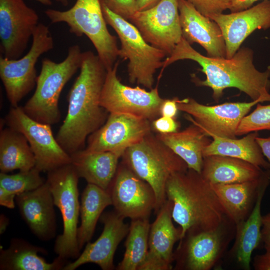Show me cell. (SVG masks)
Returning a JSON list of instances; mask_svg holds the SVG:
<instances>
[{
  "instance_id": "2",
  "label": "cell",
  "mask_w": 270,
  "mask_h": 270,
  "mask_svg": "<svg viewBox=\"0 0 270 270\" xmlns=\"http://www.w3.org/2000/svg\"><path fill=\"white\" fill-rule=\"evenodd\" d=\"M80 72L68 95V112L56 139L70 155L83 150L90 135L106 122L109 114L100 104L107 69L97 54L82 52Z\"/></svg>"
},
{
  "instance_id": "22",
  "label": "cell",
  "mask_w": 270,
  "mask_h": 270,
  "mask_svg": "<svg viewBox=\"0 0 270 270\" xmlns=\"http://www.w3.org/2000/svg\"><path fill=\"white\" fill-rule=\"evenodd\" d=\"M15 202L22 218L36 236L42 240L54 236L55 205L46 180L36 189L16 196Z\"/></svg>"
},
{
  "instance_id": "28",
  "label": "cell",
  "mask_w": 270,
  "mask_h": 270,
  "mask_svg": "<svg viewBox=\"0 0 270 270\" xmlns=\"http://www.w3.org/2000/svg\"><path fill=\"white\" fill-rule=\"evenodd\" d=\"M38 253H46L42 248L23 240L14 239L10 246L0 251V269L6 270H63L66 259L58 256L49 263Z\"/></svg>"
},
{
  "instance_id": "19",
  "label": "cell",
  "mask_w": 270,
  "mask_h": 270,
  "mask_svg": "<svg viewBox=\"0 0 270 270\" xmlns=\"http://www.w3.org/2000/svg\"><path fill=\"white\" fill-rule=\"evenodd\" d=\"M208 17L220 26L225 40L226 58H230L253 32L270 28V0H263L243 10L211 14Z\"/></svg>"
},
{
  "instance_id": "44",
  "label": "cell",
  "mask_w": 270,
  "mask_h": 270,
  "mask_svg": "<svg viewBox=\"0 0 270 270\" xmlns=\"http://www.w3.org/2000/svg\"><path fill=\"white\" fill-rule=\"evenodd\" d=\"M161 0H136L137 11L148 10L156 5Z\"/></svg>"
},
{
  "instance_id": "12",
  "label": "cell",
  "mask_w": 270,
  "mask_h": 270,
  "mask_svg": "<svg viewBox=\"0 0 270 270\" xmlns=\"http://www.w3.org/2000/svg\"><path fill=\"white\" fill-rule=\"evenodd\" d=\"M4 120L7 126L26 137L36 158L35 166L40 172H48L71 164L70 156L54 137L50 125L33 120L22 107L12 106Z\"/></svg>"
},
{
  "instance_id": "34",
  "label": "cell",
  "mask_w": 270,
  "mask_h": 270,
  "mask_svg": "<svg viewBox=\"0 0 270 270\" xmlns=\"http://www.w3.org/2000/svg\"><path fill=\"white\" fill-rule=\"evenodd\" d=\"M262 130H270V104L258 103L256 109L242 120L236 132V136Z\"/></svg>"
},
{
  "instance_id": "25",
  "label": "cell",
  "mask_w": 270,
  "mask_h": 270,
  "mask_svg": "<svg viewBox=\"0 0 270 270\" xmlns=\"http://www.w3.org/2000/svg\"><path fill=\"white\" fill-rule=\"evenodd\" d=\"M71 164L79 178L106 190L122 154L112 152H88L84 148L70 155Z\"/></svg>"
},
{
  "instance_id": "3",
  "label": "cell",
  "mask_w": 270,
  "mask_h": 270,
  "mask_svg": "<svg viewBox=\"0 0 270 270\" xmlns=\"http://www.w3.org/2000/svg\"><path fill=\"white\" fill-rule=\"evenodd\" d=\"M166 194L172 203V219L182 229L180 240L188 232L214 230L228 218L211 184L192 169L172 174Z\"/></svg>"
},
{
  "instance_id": "29",
  "label": "cell",
  "mask_w": 270,
  "mask_h": 270,
  "mask_svg": "<svg viewBox=\"0 0 270 270\" xmlns=\"http://www.w3.org/2000/svg\"><path fill=\"white\" fill-rule=\"evenodd\" d=\"M258 132H251L240 139L222 138L215 136L203 151V156L220 155L240 158L264 170L270 169L256 141Z\"/></svg>"
},
{
  "instance_id": "21",
  "label": "cell",
  "mask_w": 270,
  "mask_h": 270,
  "mask_svg": "<svg viewBox=\"0 0 270 270\" xmlns=\"http://www.w3.org/2000/svg\"><path fill=\"white\" fill-rule=\"evenodd\" d=\"M182 38L190 44H200L211 58H226L225 40L218 24L200 13L186 0H178Z\"/></svg>"
},
{
  "instance_id": "33",
  "label": "cell",
  "mask_w": 270,
  "mask_h": 270,
  "mask_svg": "<svg viewBox=\"0 0 270 270\" xmlns=\"http://www.w3.org/2000/svg\"><path fill=\"white\" fill-rule=\"evenodd\" d=\"M41 172L35 166L26 171L8 174L0 173V188L16 196L32 190L43 184L46 180L41 176Z\"/></svg>"
},
{
  "instance_id": "17",
  "label": "cell",
  "mask_w": 270,
  "mask_h": 270,
  "mask_svg": "<svg viewBox=\"0 0 270 270\" xmlns=\"http://www.w3.org/2000/svg\"><path fill=\"white\" fill-rule=\"evenodd\" d=\"M151 122L123 114H109L105 123L88 136V152H112L124 154L129 147L152 133Z\"/></svg>"
},
{
  "instance_id": "11",
  "label": "cell",
  "mask_w": 270,
  "mask_h": 270,
  "mask_svg": "<svg viewBox=\"0 0 270 270\" xmlns=\"http://www.w3.org/2000/svg\"><path fill=\"white\" fill-rule=\"evenodd\" d=\"M119 62L107 70L100 98V104L109 114H123L150 122L160 116L164 98L158 87L149 90L139 86L131 87L122 84L117 76Z\"/></svg>"
},
{
  "instance_id": "36",
  "label": "cell",
  "mask_w": 270,
  "mask_h": 270,
  "mask_svg": "<svg viewBox=\"0 0 270 270\" xmlns=\"http://www.w3.org/2000/svg\"><path fill=\"white\" fill-rule=\"evenodd\" d=\"M100 3L122 18L129 20L136 12V0H100Z\"/></svg>"
},
{
  "instance_id": "31",
  "label": "cell",
  "mask_w": 270,
  "mask_h": 270,
  "mask_svg": "<svg viewBox=\"0 0 270 270\" xmlns=\"http://www.w3.org/2000/svg\"><path fill=\"white\" fill-rule=\"evenodd\" d=\"M110 205H112V201L106 190L88 184L82 194L80 204L81 222L77 232L80 250L91 240L98 220L104 210Z\"/></svg>"
},
{
  "instance_id": "20",
  "label": "cell",
  "mask_w": 270,
  "mask_h": 270,
  "mask_svg": "<svg viewBox=\"0 0 270 270\" xmlns=\"http://www.w3.org/2000/svg\"><path fill=\"white\" fill-rule=\"evenodd\" d=\"M124 219L115 211L104 213L100 216L104 228L100 236L94 242L86 243L82 252L63 270H74L88 263L96 264L102 270L114 269L115 252L129 230L130 225Z\"/></svg>"
},
{
  "instance_id": "45",
  "label": "cell",
  "mask_w": 270,
  "mask_h": 270,
  "mask_svg": "<svg viewBox=\"0 0 270 270\" xmlns=\"http://www.w3.org/2000/svg\"><path fill=\"white\" fill-rule=\"evenodd\" d=\"M8 219L4 216L1 215L0 216V234L3 233L6 229L8 224Z\"/></svg>"
},
{
  "instance_id": "7",
  "label": "cell",
  "mask_w": 270,
  "mask_h": 270,
  "mask_svg": "<svg viewBox=\"0 0 270 270\" xmlns=\"http://www.w3.org/2000/svg\"><path fill=\"white\" fill-rule=\"evenodd\" d=\"M101 4L106 24L113 28L120 40L118 56L128 60L129 82L148 90L153 88L154 74L158 69L162 68L166 54L148 43L138 28L128 20Z\"/></svg>"
},
{
  "instance_id": "39",
  "label": "cell",
  "mask_w": 270,
  "mask_h": 270,
  "mask_svg": "<svg viewBox=\"0 0 270 270\" xmlns=\"http://www.w3.org/2000/svg\"><path fill=\"white\" fill-rule=\"evenodd\" d=\"M261 234L264 249L270 250V212L262 216Z\"/></svg>"
},
{
  "instance_id": "35",
  "label": "cell",
  "mask_w": 270,
  "mask_h": 270,
  "mask_svg": "<svg viewBox=\"0 0 270 270\" xmlns=\"http://www.w3.org/2000/svg\"><path fill=\"white\" fill-rule=\"evenodd\" d=\"M202 14L208 16L211 14H222L230 9L232 0H186Z\"/></svg>"
},
{
  "instance_id": "5",
  "label": "cell",
  "mask_w": 270,
  "mask_h": 270,
  "mask_svg": "<svg viewBox=\"0 0 270 270\" xmlns=\"http://www.w3.org/2000/svg\"><path fill=\"white\" fill-rule=\"evenodd\" d=\"M82 54L80 46L74 44L69 47L66 57L60 62L47 58L42 60L35 92L22 107L28 116L50 126L60 122V94L65 85L80 68Z\"/></svg>"
},
{
  "instance_id": "13",
  "label": "cell",
  "mask_w": 270,
  "mask_h": 270,
  "mask_svg": "<svg viewBox=\"0 0 270 270\" xmlns=\"http://www.w3.org/2000/svg\"><path fill=\"white\" fill-rule=\"evenodd\" d=\"M260 100L225 102L215 106L201 104L192 98L178 99L180 111L187 114L186 118L200 128L209 136L234 138L242 118Z\"/></svg>"
},
{
  "instance_id": "6",
  "label": "cell",
  "mask_w": 270,
  "mask_h": 270,
  "mask_svg": "<svg viewBox=\"0 0 270 270\" xmlns=\"http://www.w3.org/2000/svg\"><path fill=\"white\" fill-rule=\"evenodd\" d=\"M44 13L52 23H66L71 34L78 37L86 36L107 70L114 66L119 48L116 36L107 28L100 0H76L68 10L50 8Z\"/></svg>"
},
{
  "instance_id": "37",
  "label": "cell",
  "mask_w": 270,
  "mask_h": 270,
  "mask_svg": "<svg viewBox=\"0 0 270 270\" xmlns=\"http://www.w3.org/2000/svg\"><path fill=\"white\" fill-rule=\"evenodd\" d=\"M151 126L158 134H170L178 132L180 123L175 118L160 116L151 122Z\"/></svg>"
},
{
  "instance_id": "8",
  "label": "cell",
  "mask_w": 270,
  "mask_h": 270,
  "mask_svg": "<svg viewBox=\"0 0 270 270\" xmlns=\"http://www.w3.org/2000/svg\"><path fill=\"white\" fill-rule=\"evenodd\" d=\"M79 178L70 164L48 172L46 180L63 221V232L56 239L54 250L66 260L76 258L80 254L77 240L80 214Z\"/></svg>"
},
{
  "instance_id": "18",
  "label": "cell",
  "mask_w": 270,
  "mask_h": 270,
  "mask_svg": "<svg viewBox=\"0 0 270 270\" xmlns=\"http://www.w3.org/2000/svg\"><path fill=\"white\" fill-rule=\"evenodd\" d=\"M172 203L166 199L150 224L148 254L138 270H170L174 262V244L180 241L182 229L172 222Z\"/></svg>"
},
{
  "instance_id": "46",
  "label": "cell",
  "mask_w": 270,
  "mask_h": 270,
  "mask_svg": "<svg viewBox=\"0 0 270 270\" xmlns=\"http://www.w3.org/2000/svg\"><path fill=\"white\" fill-rule=\"evenodd\" d=\"M45 6H50L52 4L51 0H35Z\"/></svg>"
},
{
  "instance_id": "14",
  "label": "cell",
  "mask_w": 270,
  "mask_h": 270,
  "mask_svg": "<svg viewBox=\"0 0 270 270\" xmlns=\"http://www.w3.org/2000/svg\"><path fill=\"white\" fill-rule=\"evenodd\" d=\"M178 0H161L146 10L136 12L130 18L144 40L168 56L182 38Z\"/></svg>"
},
{
  "instance_id": "26",
  "label": "cell",
  "mask_w": 270,
  "mask_h": 270,
  "mask_svg": "<svg viewBox=\"0 0 270 270\" xmlns=\"http://www.w3.org/2000/svg\"><path fill=\"white\" fill-rule=\"evenodd\" d=\"M270 181L260 188L254 206L244 220L235 224L234 242L231 252L240 266L244 270L250 269L252 254L262 242V202Z\"/></svg>"
},
{
  "instance_id": "9",
  "label": "cell",
  "mask_w": 270,
  "mask_h": 270,
  "mask_svg": "<svg viewBox=\"0 0 270 270\" xmlns=\"http://www.w3.org/2000/svg\"><path fill=\"white\" fill-rule=\"evenodd\" d=\"M32 39L30 50L22 57L16 60L0 57V78L7 98L14 107L18 106L20 101L36 86V63L42 54L54 46L48 27L44 24H38Z\"/></svg>"
},
{
  "instance_id": "30",
  "label": "cell",
  "mask_w": 270,
  "mask_h": 270,
  "mask_svg": "<svg viewBox=\"0 0 270 270\" xmlns=\"http://www.w3.org/2000/svg\"><path fill=\"white\" fill-rule=\"evenodd\" d=\"M36 164L34 154L22 134L8 126L0 130V172L26 171L35 167Z\"/></svg>"
},
{
  "instance_id": "43",
  "label": "cell",
  "mask_w": 270,
  "mask_h": 270,
  "mask_svg": "<svg viewBox=\"0 0 270 270\" xmlns=\"http://www.w3.org/2000/svg\"><path fill=\"white\" fill-rule=\"evenodd\" d=\"M256 140L263 154L270 162V136L267 138L258 136Z\"/></svg>"
},
{
  "instance_id": "47",
  "label": "cell",
  "mask_w": 270,
  "mask_h": 270,
  "mask_svg": "<svg viewBox=\"0 0 270 270\" xmlns=\"http://www.w3.org/2000/svg\"><path fill=\"white\" fill-rule=\"evenodd\" d=\"M57 2L60 3L63 6H68L69 2L68 0H54Z\"/></svg>"
},
{
  "instance_id": "40",
  "label": "cell",
  "mask_w": 270,
  "mask_h": 270,
  "mask_svg": "<svg viewBox=\"0 0 270 270\" xmlns=\"http://www.w3.org/2000/svg\"><path fill=\"white\" fill-rule=\"evenodd\" d=\"M253 267L255 270H270V250L254 258Z\"/></svg>"
},
{
  "instance_id": "1",
  "label": "cell",
  "mask_w": 270,
  "mask_h": 270,
  "mask_svg": "<svg viewBox=\"0 0 270 270\" xmlns=\"http://www.w3.org/2000/svg\"><path fill=\"white\" fill-rule=\"evenodd\" d=\"M182 60H190L202 67L200 70L206 78L194 76L198 86L212 90V98L218 102L224 90L234 88L245 93L252 100L270 102V66L264 72L258 70L254 64V52L247 47L240 48L231 58H211L194 50L184 38L176 44L171 54L163 62L162 70Z\"/></svg>"
},
{
  "instance_id": "41",
  "label": "cell",
  "mask_w": 270,
  "mask_h": 270,
  "mask_svg": "<svg viewBox=\"0 0 270 270\" xmlns=\"http://www.w3.org/2000/svg\"><path fill=\"white\" fill-rule=\"evenodd\" d=\"M260 0H232L230 10L231 12L246 10L252 6L255 2Z\"/></svg>"
},
{
  "instance_id": "27",
  "label": "cell",
  "mask_w": 270,
  "mask_h": 270,
  "mask_svg": "<svg viewBox=\"0 0 270 270\" xmlns=\"http://www.w3.org/2000/svg\"><path fill=\"white\" fill-rule=\"evenodd\" d=\"M156 136L184 160L188 168L201 172L203 151L212 140L200 128L192 123L182 131Z\"/></svg>"
},
{
  "instance_id": "4",
  "label": "cell",
  "mask_w": 270,
  "mask_h": 270,
  "mask_svg": "<svg viewBox=\"0 0 270 270\" xmlns=\"http://www.w3.org/2000/svg\"><path fill=\"white\" fill-rule=\"evenodd\" d=\"M122 158V162L153 188L156 214L166 200V186L170 176L188 169L184 160L152 133L128 148Z\"/></svg>"
},
{
  "instance_id": "32",
  "label": "cell",
  "mask_w": 270,
  "mask_h": 270,
  "mask_svg": "<svg viewBox=\"0 0 270 270\" xmlns=\"http://www.w3.org/2000/svg\"><path fill=\"white\" fill-rule=\"evenodd\" d=\"M150 226L148 218L131 220L124 244V257L116 270H138L148 252Z\"/></svg>"
},
{
  "instance_id": "24",
  "label": "cell",
  "mask_w": 270,
  "mask_h": 270,
  "mask_svg": "<svg viewBox=\"0 0 270 270\" xmlns=\"http://www.w3.org/2000/svg\"><path fill=\"white\" fill-rule=\"evenodd\" d=\"M267 170L240 158L211 155L204 156L200 174L210 184H224L259 180Z\"/></svg>"
},
{
  "instance_id": "23",
  "label": "cell",
  "mask_w": 270,
  "mask_h": 270,
  "mask_svg": "<svg viewBox=\"0 0 270 270\" xmlns=\"http://www.w3.org/2000/svg\"><path fill=\"white\" fill-rule=\"evenodd\" d=\"M268 181H270V169L259 180L211 185L226 215L236 224L249 216L254 206L260 188Z\"/></svg>"
},
{
  "instance_id": "15",
  "label": "cell",
  "mask_w": 270,
  "mask_h": 270,
  "mask_svg": "<svg viewBox=\"0 0 270 270\" xmlns=\"http://www.w3.org/2000/svg\"><path fill=\"white\" fill-rule=\"evenodd\" d=\"M106 190L114 211L124 218H148L155 208L152 187L122 162Z\"/></svg>"
},
{
  "instance_id": "10",
  "label": "cell",
  "mask_w": 270,
  "mask_h": 270,
  "mask_svg": "<svg viewBox=\"0 0 270 270\" xmlns=\"http://www.w3.org/2000/svg\"><path fill=\"white\" fill-rule=\"evenodd\" d=\"M235 224L228 217L214 230L186 234L174 252L175 269H212L235 234Z\"/></svg>"
},
{
  "instance_id": "16",
  "label": "cell",
  "mask_w": 270,
  "mask_h": 270,
  "mask_svg": "<svg viewBox=\"0 0 270 270\" xmlns=\"http://www.w3.org/2000/svg\"><path fill=\"white\" fill-rule=\"evenodd\" d=\"M39 16L24 0H0V39L4 57H22L38 24Z\"/></svg>"
},
{
  "instance_id": "42",
  "label": "cell",
  "mask_w": 270,
  "mask_h": 270,
  "mask_svg": "<svg viewBox=\"0 0 270 270\" xmlns=\"http://www.w3.org/2000/svg\"><path fill=\"white\" fill-rule=\"evenodd\" d=\"M16 196L0 188V204L8 208L15 207Z\"/></svg>"
},
{
  "instance_id": "38",
  "label": "cell",
  "mask_w": 270,
  "mask_h": 270,
  "mask_svg": "<svg viewBox=\"0 0 270 270\" xmlns=\"http://www.w3.org/2000/svg\"><path fill=\"white\" fill-rule=\"evenodd\" d=\"M179 98L164 99L160 109V116L175 118L178 111L177 102Z\"/></svg>"
}]
</instances>
